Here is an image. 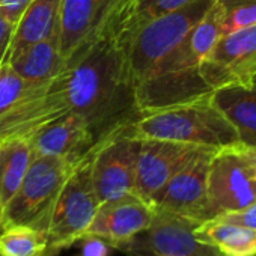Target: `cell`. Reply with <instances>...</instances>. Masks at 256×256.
Segmentation results:
<instances>
[{"label": "cell", "mask_w": 256, "mask_h": 256, "mask_svg": "<svg viewBox=\"0 0 256 256\" xmlns=\"http://www.w3.org/2000/svg\"><path fill=\"white\" fill-rule=\"evenodd\" d=\"M46 104L54 119L82 116L96 148L142 112L126 48L114 36H104L74 54L46 89Z\"/></svg>", "instance_id": "6da1fadb"}, {"label": "cell", "mask_w": 256, "mask_h": 256, "mask_svg": "<svg viewBox=\"0 0 256 256\" xmlns=\"http://www.w3.org/2000/svg\"><path fill=\"white\" fill-rule=\"evenodd\" d=\"M222 35V10L216 4L187 34L174 52L136 86L140 112H150L187 102L211 94L200 66L214 42Z\"/></svg>", "instance_id": "7a4b0ae2"}, {"label": "cell", "mask_w": 256, "mask_h": 256, "mask_svg": "<svg viewBox=\"0 0 256 256\" xmlns=\"http://www.w3.org/2000/svg\"><path fill=\"white\" fill-rule=\"evenodd\" d=\"M211 94L144 112L133 130L140 139H164L216 150L241 146L236 130L214 104Z\"/></svg>", "instance_id": "3957f363"}, {"label": "cell", "mask_w": 256, "mask_h": 256, "mask_svg": "<svg viewBox=\"0 0 256 256\" xmlns=\"http://www.w3.org/2000/svg\"><path fill=\"white\" fill-rule=\"evenodd\" d=\"M76 164L60 157L34 154L23 182L2 208L4 229L28 226L46 232L58 194Z\"/></svg>", "instance_id": "277c9868"}, {"label": "cell", "mask_w": 256, "mask_h": 256, "mask_svg": "<svg viewBox=\"0 0 256 256\" xmlns=\"http://www.w3.org/2000/svg\"><path fill=\"white\" fill-rule=\"evenodd\" d=\"M216 0H194L142 26L126 44V58L136 86L144 82L187 34L206 16Z\"/></svg>", "instance_id": "5b68a950"}, {"label": "cell", "mask_w": 256, "mask_h": 256, "mask_svg": "<svg viewBox=\"0 0 256 256\" xmlns=\"http://www.w3.org/2000/svg\"><path fill=\"white\" fill-rule=\"evenodd\" d=\"M90 160L92 154L74 166L58 194L46 230L48 242L46 253L56 254L78 242L100 206Z\"/></svg>", "instance_id": "8992f818"}, {"label": "cell", "mask_w": 256, "mask_h": 256, "mask_svg": "<svg viewBox=\"0 0 256 256\" xmlns=\"http://www.w3.org/2000/svg\"><path fill=\"white\" fill-rule=\"evenodd\" d=\"M206 220L241 211L256 202V169L241 146L217 150L206 181Z\"/></svg>", "instance_id": "52a82bcc"}, {"label": "cell", "mask_w": 256, "mask_h": 256, "mask_svg": "<svg viewBox=\"0 0 256 256\" xmlns=\"http://www.w3.org/2000/svg\"><path fill=\"white\" fill-rule=\"evenodd\" d=\"M196 220L157 210L151 224L113 248L128 256H222L216 248L194 236Z\"/></svg>", "instance_id": "ba28073f"}, {"label": "cell", "mask_w": 256, "mask_h": 256, "mask_svg": "<svg viewBox=\"0 0 256 256\" xmlns=\"http://www.w3.org/2000/svg\"><path fill=\"white\" fill-rule=\"evenodd\" d=\"M140 138L128 125L92 152V181L100 204L134 193Z\"/></svg>", "instance_id": "9c48e42d"}, {"label": "cell", "mask_w": 256, "mask_h": 256, "mask_svg": "<svg viewBox=\"0 0 256 256\" xmlns=\"http://www.w3.org/2000/svg\"><path fill=\"white\" fill-rule=\"evenodd\" d=\"M200 74L211 90L250 84L256 78V24L220 35L202 62Z\"/></svg>", "instance_id": "30bf717a"}, {"label": "cell", "mask_w": 256, "mask_h": 256, "mask_svg": "<svg viewBox=\"0 0 256 256\" xmlns=\"http://www.w3.org/2000/svg\"><path fill=\"white\" fill-rule=\"evenodd\" d=\"M217 150L204 148L187 162L151 199L157 210L169 211L199 223L206 222V181L210 163Z\"/></svg>", "instance_id": "8fae6325"}, {"label": "cell", "mask_w": 256, "mask_h": 256, "mask_svg": "<svg viewBox=\"0 0 256 256\" xmlns=\"http://www.w3.org/2000/svg\"><path fill=\"white\" fill-rule=\"evenodd\" d=\"M118 2L119 0H62L59 48L65 64L106 34Z\"/></svg>", "instance_id": "7c38bea8"}, {"label": "cell", "mask_w": 256, "mask_h": 256, "mask_svg": "<svg viewBox=\"0 0 256 256\" xmlns=\"http://www.w3.org/2000/svg\"><path fill=\"white\" fill-rule=\"evenodd\" d=\"M204 148L208 146L164 139H140L134 194L151 202L166 182Z\"/></svg>", "instance_id": "4fadbf2b"}, {"label": "cell", "mask_w": 256, "mask_h": 256, "mask_svg": "<svg viewBox=\"0 0 256 256\" xmlns=\"http://www.w3.org/2000/svg\"><path fill=\"white\" fill-rule=\"evenodd\" d=\"M152 216L154 206L134 193L106 200L100 204L83 236H96L110 247H116L145 230L151 224Z\"/></svg>", "instance_id": "5bb4252c"}, {"label": "cell", "mask_w": 256, "mask_h": 256, "mask_svg": "<svg viewBox=\"0 0 256 256\" xmlns=\"http://www.w3.org/2000/svg\"><path fill=\"white\" fill-rule=\"evenodd\" d=\"M28 140L34 154L60 157L71 163H78L96 150L84 119L76 113H68L41 126Z\"/></svg>", "instance_id": "9a60e30c"}, {"label": "cell", "mask_w": 256, "mask_h": 256, "mask_svg": "<svg viewBox=\"0 0 256 256\" xmlns=\"http://www.w3.org/2000/svg\"><path fill=\"white\" fill-rule=\"evenodd\" d=\"M211 98L236 130L240 145L256 148V78L247 86L214 89Z\"/></svg>", "instance_id": "2e32d148"}, {"label": "cell", "mask_w": 256, "mask_h": 256, "mask_svg": "<svg viewBox=\"0 0 256 256\" xmlns=\"http://www.w3.org/2000/svg\"><path fill=\"white\" fill-rule=\"evenodd\" d=\"M6 60L29 83H46L52 80L65 65L59 48V30L8 56Z\"/></svg>", "instance_id": "e0dca14e"}, {"label": "cell", "mask_w": 256, "mask_h": 256, "mask_svg": "<svg viewBox=\"0 0 256 256\" xmlns=\"http://www.w3.org/2000/svg\"><path fill=\"white\" fill-rule=\"evenodd\" d=\"M62 0H32L14 28L8 56L59 30Z\"/></svg>", "instance_id": "ac0fdd59"}, {"label": "cell", "mask_w": 256, "mask_h": 256, "mask_svg": "<svg viewBox=\"0 0 256 256\" xmlns=\"http://www.w3.org/2000/svg\"><path fill=\"white\" fill-rule=\"evenodd\" d=\"M194 236L216 248L222 256L256 254V229L242 224L211 218L194 228Z\"/></svg>", "instance_id": "d6986e66"}, {"label": "cell", "mask_w": 256, "mask_h": 256, "mask_svg": "<svg viewBox=\"0 0 256 256\" xmlns=\"http://www.w3.org/2000/svg\"><path fill=\"white\" fill-rule=\"evenodd\" d=\"M32 158L34 150L28 139L11 138L0 142V204H2V208L18 190Z\"/></svg>", "instance_id": "ffe728a7"}, {"label": "cell", "mask_w": 256, "mask_h": 256, "mask_svg": "<svg viewBox=\"0 0 256 256\" xmlns=\"http://www.w3.org/2000/svg\"><path fill=\"white\" fill-rule=\"evenodd\" d=\"M47 235L28 226H12L0 232L2 256H42L47 252Z\"/></svg>", "instance_id": "44dd1931"}, {"label": "cell", "mask_w": 256, "mask_h": 256, "mask_svg": "<svg viewBox=\"0 0 256 256\" xmlns=\"http://www.w3.org/2000/svg\"><path fill=\"white\" fill-rule=\"evenodd\" d=\"M42 83H29L5 59L0 65V118L29 98Z\"/></svg>", "instance_id": "7402d4cb"}, {"label": "cell", "mask_w": 256, "mask_h": 256, "mask_svg": "<svg viewBox=\"0 0 256 256\" xmlns=\"http://www.w3.org/2000/svg\"><path fill=\"white\" fill-rule=\"evenodd\" d=\"M222 10V35L256 24V0H217Z\"/></svg>", "instance_id": "603a6c76"}, {"label": "cell", "mask_w": 256, "mask_h": 256, "mask_svg": "<svg viewBox=\"0 0 256 256\" xmlns=\"http://www.w3.org/2000/svg\"><path fill=\"white\" fill-rule=\"evenodd\" d=\"M30 2L32 0H0V17H5L11 23L17 24Z\"/></svg>", "instance_id": "cb8c5ba5"}, {"label": "cell", "mask_w": 256, "mask_h": 256, "mask_svg": "<svg viewBox=\"0 0 256 256\" xmlns=\"http://www.w3.org/2000/svg\"><path fill=\"white\" fill-rule=\"evenodd\" d=\"M216 218L256 229V202H253L250 206H247V208H244L241 211L229 212V214H224V216H220V217H216Z\"/></svg>", "instance_id": "d4e9b609"}, {"label": "cell", "mask_w": 256, "mask_h": 256, "mask_svg": "<svg viewBox=\"0 0 256 256\" xmlns=\"http://www.w3.org/2000/svg\"><path fill=\"white\" fill-rule=\"evenodd\" d=\"M82 250L78 256H108L110 246L96 236H83L80 240Z\"/></svg>", "instance_id": "484cf974"}, {"label": "cell", "mask_w": 256, "mask_h": 256, "mask_svg": "<svg viewBox=\"0 0 256 256\" xmlns=\"http://www.w3.org/2000/svg\"><path fill=\"white\" fill-rule=\"evenodd\" d=\"M14 28H16L14 23H11L5 17H0V65H2V62L6 59L11 38L14 34Z\"/></svg>", "instance_id": "4316f807"}, {"label": "cell", "mask_w": 256, "mask_h": 256, "mask_svg": "<svg viewBox=\"0 0 256 256\" xmlns=\"http://www.w3.org/2000/svg\"><path fill=\"white\" fill-rule=\"evenodd\" d=\"M241 148H242V146H241ZM242 150H244L247 158L252 162V164H253L254 169H256V148H242Z\"/></svg>", "instance_id": "83f0119b"}, {"label": "cell", "mask_w": 256, "mask_h": 256, "mask_svg": "<svg viewBox=\"0 0 256 256\" xmlns=\"http://www.w3.org/2000/svg\"><path fill=\"white\" fill-rule=\"evenodd\" d=\"M4 230V226H2V204H0V232Z\"/></svg>", "instance_id": "f1b7e54d"}, {"label": "cell", "mask_w": 256, "mask_h": 256, "mask_svg": "<svg viewBox=\"0 0 256 256\" xmlns=\"http://www.w3.org/2000/svg\"><path fill=\"white\" fill-rule=\"evenodd\" d=\"M42 256H53V254H50V253H44Z\"/></svg>", "instance_id": "f546056e"}, {"label": "cell", "mask_w": 256, "mask_h": 256, "mask_svg": "<svg viewBox=\"0 0 256 256\" xmlns=\"http://www.w3.org/2000/svg\"><path fill=\"white\" fill-rule=\"evenodd\" d=\"M0 256H2V253H0Z\"/></svg>", "instance_id": "4dcf8cb0"}, {"label": "cell", "mask_w": 256, "mask_h": 256, "mask_svg": "<svg viewBox=\"0 0 256 256\" xmlns=\"http://www.w3.org/2000/svg\"><path fill=\"white\" fill-rule=\"evenodd\" d=\"M254 256H256V254H254Z\"/></svg>", "instance_id": "1f68e13d"}]
</instances>
